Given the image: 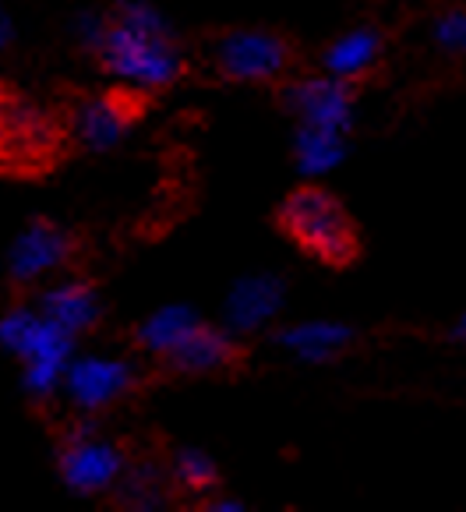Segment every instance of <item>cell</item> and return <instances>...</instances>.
Here are the masks:
<instances>
[{"label": "cell", "mask_w": 466, "mask_h": 512, "mask_svg": "<svg viewBox=\"0 0 466 512\" xmlns=\"http://www.w3.org/2000/svg\"><path fill=\"white\" fill-rule=\"evenodd\" d=\"M276 223L304 255L325 265H350L361 251L357 226L332 191L318 184H304L286 195L276 212Z\"/></svg>", "instance_id": "obj_1"}, {"label": "cell", "mask_w": 466, "mask_h": 512, "mask_svg": "<svg viewBox=\"0 0 466 512\" xmlns=\"http://www.w3.org/2000/svg\"><path fill=\"white\" fill-rule=\"evenodd\" d=\"M96 57L106 75L145 92L166 89L184 75V53L173 32L128 29V25H117L113 18L106 25V36L99 43Z\"/></svg>", "instance_id": "obj_2"}, {"label": "cell", "mask_w": 466, "mask_h": 512, "mask_svg": "<svg viewBox=\"0 0 466 512\" xmlns=\"http://www.w3.org/2000/svg\"><path fill=\"white\" fill-rule=\"evenodd\" d=\"M61 124L25 92L0 85V174L36 177L53 166Z\"/></svg>", "instance_id": "obj_3"}, {"label": "cell", "mask_w": 466, "mask_h": 512, "mask_svg": "<svg viewBox=\"0 0 466 512\" xmlns=\"http://www.w3.org/2000/svg\"><path fill=\"white\" fill-rule=\"evenodd\" d=\"M57 470H61V481L68 484L75 495L96 498L121 484L124 470H128V452L121 449V442L106 438L96 424L85 421V424H75V428L61 438Z\"/></svg>", "instance_id": "obj_4"}, {"label": "cell", "mask_w": 466, "mask_h": 512, "mask_svg": "<svg viewBox=\"0 0 466 512\" xmlns=\"http://www.w3.org/2000/svg\"><path fill=\"white\" fill-rule=\"evenodd\" d=\"M212 64L230 82H279L294 64V46L272 29H230L212 43Z\"/></svg>", "instance_id": "obj_5"}, {"label": "cell", "mask_w": 466, "mask_h": 512, "mask_svg": "<svg viewBox=\"0 0 466 512\" xmlns=\"http://www.w3.org/2000/svg\"><path fill=\"white\" fill-rule=\"evenodd\" d=\"M283 106L304 128L336 131V135H350V128L357 121L354 82H343V78L332 75H311L286 82Z\"/></svg>", "instance_id": "obj_6"}, {"label": "cell", "mask_w": 466, "mask_h": 512, "mask_svg": "<svg viewBox=\"0 0 466 512\" xmlns=\"http://www.w3.org/2000/svg\"><path fill=\"white\" fill-rule=\"evenodd\" d=\"M138 385V371L131 361L124 357H71L68 371H64V385L61 389L68 392L71 407L85 417L106 414L110 407H117L121 400H128Z\"/></svg>", "instance_id": "obj_7"}, {"label": "cell", "mask_w": 466, "mask_h": 512, "mask_svg": "<svg viewBox=\"0 0 466 512\" xmlns=\"http://www.w3.org/2000/svg\"><path fill=\"white\" fill-rule=\"evenodd\" d=\"M78 255V241L68 226L53 219H32L15 237L8 255V276L15 287H36L43 279L64 272Z\"/></svg>", "instance_id": "obj_8"}, {"label": "cell", "mask_w": 466, "mask_h": 512, "mask_svg": "<svg viewBox=\"0 0 466 512\" xmlns=\"http://www.w3.org/2000/svg\"><path fill=\"white\" fill-rule=\"evenodd\" d=\"M0 347H8L25 364L68 368V361L75 357V336L53 325L39 308H15L0 318Z\"/></svg>", "instance_id": "obj_9"}, {"label": "cell", "mask_w": 466, "mask_h": 512, "mask_svg": "<svg viewBox=\"0 0 466 512\" xmlns=\"http://www.w3.org/2000/svg\"><path fill=\"white\" fill-rule=\"evenodd\" d=\"M131 121H135V103L124 92H99L85 96L71 117V135L82 149L110 152L124 142Z\"/></svg>", "instance_id": "obj_10"}, {"label": "cell", "mask_w": 466, "mask_h": 512, "mask_svg": "<svg viewBox=\"0 0 466 512\" xmlns=\"http://www.w3.org/2000/svg\"><path fill=\"white\" fill-rule=\"evenodd\" d=\"M286 283L276 272H255L241 276L223 301V322L230 332H258L283 311Z\"/></svg>", "instance_id": "obj_11"}, {"label": "cell", "mask_w": 466, "mask_h": 512, "mask_svg": "<svg viewBox=\"0 0 466 512\" xmlns=\"http://www.w3.org/2000/svg\"><path fill=\"white\" fill-rule=\"evenodd\" d=\"M39 311L50 318L53 325H61L71 336H82V332L96 329L99 318H103V297L92 287L89 279H53L50 287L39 290Z\"/></svg>", "instance_id": "obj_12"}, {"label": "cell", "mask_w": 466, "mask_h": 512, "mask_svg": "<svg viewBox=\"0 0 466 512\" xmlns=\"http://www.w3.org/2000/svg\"><path fill=\"white\" fill-rule=\"evenodd\" d=\"M357 332L346 322H332V318H311V322L286 325L276 332V347L290 354L294 361L304 364H325L336 361L339 354L350 350Z\"/></svg>", "instance_id": "obj_13"}, {"label": "cell", "mask_w": 466, "mask_h": 512, "mask_svg": "<svg viewBox=\"0 0 466 512\" xmlns=\"http://www.w3.org/2000/svg\"><path fill=\"white\" fill-rule=\"evenodd\" d=\"M385 53V36L375 25H354V29L339 32L322 50V71L343 82H357L368 71L378 68Z\"/></svg>", "instance_id": "obj_14"}, {"label": "cell", "mask_w": 466, "mask_h": 512, "mask_svg": "<svg viewBox=\"0 0 466 512\" xmlns=\"http://www.w3.org/2000/svg\"><path fill=\"white\" fill-rule=\"evenodd\" d=\"M233 361H237V339H233V332L205 322H198L181 339V347L166 357V364L177 375H216V371L230 368Z\"/></svg>", "instance_id": "obj_15"}, {"label": "cell", "mask_w": 466, "mask_h": 512, "mask_svg": "<svg viewBox=\"0 0 466 512\" xmlns=\"http://www.w3.org/2000/svg\"><path fill=\"white\" fill-rule=\"evenodd\" d=\"M198 322H202V318H198L188 304H166V308L152 311V315H145L142 322H138L135 347L142 350V354L166 361L173 350L181 347V339L188 336Z\"/></svg>", "instance_id": "obj_16"}, {"label": "cell", "mask_w": 466, "mask_h": 512, "mask_svg": "<svg viewBox=\"0 0 466 512\" xmlns=\"http://www.w3.org/2000/svg\"><path fill=\"white\" fill-rule=\"evenodd\" d=\"M346 159V135L336 131H318V128H304L297 124L294 131V163L304 177H325L332 170H339Z\"/></svg>", "instance_id": "obj_17"}, {"label": "cell", "mask_w": 466, "mask_h": 512, "mask_svg": "<svg viewBox=\"0 0 466 512\" xmlns=\"http://www.w3.org/2000/svg\"><path fill=\"white\" fill-rule=\"evenodd\" d=\"M166 474H170V470L156 467V463H138V467L124 470V477H121L124 505H131V509H163L166 505L163 477Z\"/></svg>", "instance_id": "obj_18"}, {"label": "cell", "mask_w": 466, "mask_h": 512, "mask_svg": "<svg viewBox=\"0 0 466 512\" xmlns=\"http://www.w3.org/2000/svg\"><path fill=\"white\" fill-rule=\"evenodd\" d=\"M170 477L188 491H209L212 484H216L219 470H216V460H212L209 452L181 449V452H173Z\"/></svg>", "instance_id": "obj_19"}, {"label": "cell", "mask_w": 466, "mask_h": 512, "mask_svg": "<svg viewBox=\"0 0 466 512\" xmlns=\"http://www.w3.org/2000/svg\"><path fill=\"white\" fill-rule=\"evenodd\" d=\"M431 43L445 57H466V4H452V8L438 11L431 22Z\"/></svg>", "instance_id": "obj_20"}, {"label": "cell", "mask_w": 466, "mask_h": 512, "mask_svg": "<svg viewBox=\"0 0 466 512\" xmlns=\"http://www.w3.org/2000/svg\"><path fill=\"white\" fill-rule=\"evenodd\" d=\"M106 25H110V15H103V11H85V15H78V22H75L78 43H82L85 50L96 53L106 36Z\"/></svg>", "instance_id": "obj_21"}, {"label": "cell", "mask_w": 466, "mask_h": 512, "mask_svg": "<svg viewBox=\"0 0 466 512\" xmlns=\"http://www.w3.org/2000/svg\"><path fill=\"white\" fill-rule=\"evenodd\" d=\"M209 509L212 512H244V502H237V498H212Z\"/></svg>", "instance_id": "obj_22"}, {"label": "cell", "mask_w": 466, "mask_h": 512, "mask_svg": "<svg viewBox=\"0 0 466 512\" xmlns=\"http://www.w3.org/2000/svg\"><path fill=\"white\" fill-rule=\"evenodd\" d=\"M449 336L456 339V343H463V347H466V311L456 318V325H452V332H449Z\"/></svg>", "instance_id": "obj_23"}, {"label": "cell", "mask_w": 466, "mask_h": 512, "mask_svg": "<svg viewBox=\"0 0 466 512\" xmlns=\"http://www.w3.org/2000/svg\"><path fill=\"white\" fill-rule=\"evenodd\" d=\"M8 39H11V22H8V15L0 11V46H8Z\"/></svg>", "instance_id": "obj_24"}]
</instances>
